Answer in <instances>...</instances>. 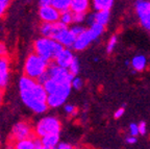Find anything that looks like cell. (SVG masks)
<instances>
[{
  "mask_svg": "<svg viewBox=\"0 0 150 149\" xmlns=\"http://www.w3.org/2000/svg\"><path fill=\"white\" fill-rule=\"evenodd\" d=\"M19 95L22 102L33 113L44 114L48 109L47 93L39 80L23 75L18 82Z\"/></svg>",
  "mask_w": 150,
  "mask_h": 149,
  "instance_id": "obj_1",
  "label": "cell"
},
{
  "mask_svg": "<svg viewBox=\"0 0 150 149\" xmlns=\"http://www.w3.org/2000/svg\"><path fill=\"white\" fill-rule=\"evenodd\" d=\"M65 47L55 40L47 37H41L33 43V52L40 55L45 61L51 62Z\"/></svg>",
  "mask_w": 150,
  "mask_h": 149,
  "instance_id": "obj_2",
  "label": "cell"
},
{
  "mask_svg": "<svg viewBox=\"0 0 150 149\" xmlns=\"http://www.w3.org/2000/svg\"><path fill=\"white\" fill-rule=\"evenodd\" d=\"M48 66H49V62L45 61L40 55L33 52V53L28 54L24 62V75L29 78L40 80L41 77L46 73Z\"/></svg>",
  "mask_w": 150,
  "mask_h": 149,
  "instance_id": "obj_3",
  "label": "cell"
},
{
  "mask_svg": "<svg viewBox=\"0 0 150 149\" xmlns=\"http://www.w3.org/2000/svg\"><path fill=\"white\" fill-rule=\"evenodd\" d=\"M62 123L59 119L53 116H45L40 119L35 126L33 127V133L35 137L42 138L50 133H61Z\"/></svg>",
  "mask_w": 150,
  "mask_h": 149,
  "instance_id": "obj_4",
  "label": "cell"
},
{
  "mask_svg": "<svg viewBox=\"0 0 150 149\" xmlns=\"http://www.w3.org/2000/svg\"><path fill=\"white\" fill-rule=\"evenodd\" d=\"M71 84L70 82H64V84H57L55 88L51 92L47 93V105L48 107L56 109L63 105L68 99L71 93Z\"/></svg>",
  "mask_w": 150,
  "mask_h": 149,
  "instance_id": "obj_5",
  "label": "cell"
},
{
  "mask_svg": "<svg viewBox=\"0 0 150 149\" xmlns=\"http://www.w3.org/2000/svg\"><path fill=\"white\" fill-rule=\"evenodd\" d=\"M51 39L55 40L66 48H71L74 43L75 35L70 31L68 26L64 25L61 22H55L53 26V31H52Z\"/></svg>",
  "mask_w": 150,
  "mask_h": 149,
  "instance_id": "obj_6",
  "label": "cell"
},
{
  "mask_svg": "<svg viewBox=\"0 0 150 149\" xmlns=\"http://www.w3.org/2000/svg\"><path fill=\"white\" fill-rule=\"evenodd\" d=\"M43 76L51 78L57 84H64V82H71L73 75L68 71L67 68H63L61 66L56 65L55 63L48 66L46 73Z\"/></svg>",
  "mask_w": 150,
  "mask_h": 149,
  "instance_id": "obj_7",
  "label": "cell"
},
{
  "mask_svg": "<svg viewBox=\"0 0 150 149\" xmlns=\"http://www.w3.org/2000/svg\"><path fill=\"white\" fill-rule=\"evenodd\" d=\"M33 127L26 121H20L17 124H15L13 127L12 131H11V143L16 142V141L22 140V139H26V138L33 137Z\"/></svg>",
  "mask_w": 150,
  "mask_h": 149,
  "instance_id": "obj_8",
  "label": "cell"
},
{
  "mask_svg": "<svg viewBox=\"0 0 150 149\" xmlns=\"http://www.w3.org/2000/svg\"><path fill=\"white\" fill-rule=\"evenodd\" d=\"M136 11L142 26L150 31V1L139 0L136 3Z\"/></svg>",
  "mask_w": 150,
  "mask_h": 149,
  "instance_id": "obj_9",
  "label": "cell"
},
{
  "mask_svg": "<svg viewBox=\"0 0 150 149\" xmlns=\"http://www.w3.org/2000/svg\"><path fill=\"white\" fill-rule=\"evenodd\" d=\"M39 17L41 21L46 23H54L59 21V12L51 4L49 5H42L39 9Z\"/></svg>",
  "mask_w": 150,
  "mask_h": 149,
  "instance_id": "obj_10",
  "label": "cell"
},
{
  "mask_svg": "<svg viewBox=\"0 0 150 149\" xmlns=\"http://www.w3.org/2000/svg\"><path fill=\"white\" fill-rule=\"evenodd\" d=\"M11 76V60L8 56L0 57V90L6 88Z\"/></svg>",
  "mask_w": 150,
  "mask_h": 149,
  "instance_id": "obj_11",
  "label": "cell"
},
{
  "mask_svg": "<svg viewBox=\"0 0 150 149\" xmlns=\"http://www.w3.org/2000/svg\"><path fill=\"white\" fill-rule=\"evenodd\" d=\"M93 41H94L93 37H92L90 31L89 29H84L80 35H78L77 37H75L72 48L74 50H76V51H82L87 47H89V45Z\"/></svg>",
  "mask_w": 150,
  "mask_h": 149,
  "instance_id": "obj_12",
  "label": "cell"
},
{
  "mask_svg": "<svg viewBox=\"0 0 150 149\" xmlns=\"http://www.w3.org/2000/svg\"><path fill=\"white\" fill-rule=\"evenodd\" d=\"M75 56L73 55L70 48H66L65 47V48H64L63 50L55 56V58H54L53 61L56 65H59V66H61V67L67 68V69H68V67L70 66L71 62L73 61V58Z\"/></svg>",
  "mask_w": 150,
  "mask_h": 149,
  "instance_id": "obj_13",
  "label": "cell"
},
{
  "mask_svg": "<svg viewBox=\"0 0 150 149\" xmlns=\"http://www.w3.org/2000/svg\"><path fill=\"white\" fill-rule=\"evenodd\" d=\"M40 139L43 149H54L56 148L59 142V133H50V135H46Z\"/></svg>",
  "mask_w": 150,
  "mask_h": 149,
  "instance_id": "obj_14",
  "label": "cell"
},
{
  "mask_svg": "<svg viewBox=\"0 0 150 149\" xmlns=\"http://www.w3.org/2000/svg\"><path fill=\"white\" fill-rule=\"evenodd\" d=\"M91 0H71L70 9L73 13H86L91 7Z\"/></svg>",
  "mask_w": 150,
  "mask_h": 149,
  "instance_id": "obj_15",
  "label": "cell"
},
{
  "mask_svg": "<svg viewBox=\"0 0 150 149\" xmlns=\"http://www.w3.org/2000/svg\"><path fill=\"white\" fill-rule=\"evenodd\" d=\"M13 148L16 149H35V136L12 143Z\"/></svg>",
  "mask_w": 150,
  "mask_h": 149,
  "instance_id": "obj_16",
  "label": "cell"
},
{
  "mask_svg": "<svg viewBox=\"0 0 150 149\" xmlns=\"http://www.w3.org/2000/svg\"><path fill=\"white\" fill-rule=\"evenodd\" d=\"M110 9H100V11H97L96 14H94V19H95L96 23L105 26L110 20Z\"/></svg>",
  "mask_w": 150,
  "mask_h": 149,
  "instance_id": "obj_17",
  "label": "cell"
},
{
  "mask_svg": "<svg viewBox=\"0 0 150 149\" xmlns=\"http://www.w3.org/2000/svg\"><path fill=\"white\" fill-rule=\"evenodd\" d=\"M146 65H147V61L144 55H137L131 61V66L136 71H144Z\"/></svg>",
  "mask_w": 150,
  "mask_h": 149,
  "instance_id": "obj_18",
  "label": "cell"
},
{
  "mask_svg": "<svg viewBox=\"0 0 150 149\" xmlns=\"http://www.w3.org/2000/svg\"><path fill=\"white\" fill-rule=\"evenodd\" d=\"M59 22H61L62 24L66 26H69L70 24L73 23V12L71 9H67L64 12L59 13Z\"/></svg>",
  "mask_w": 150,
  "mask_h": 149,
  "instance_id": "obj_19",
  "label": "cell"
},
{
  "mask_svg": "<svg viewBox=\"0 0 150 149\" xmlns=\"http://www.w3.org/2000/svg\"><path fill=\"white\" fill-rule=\"evenodd\" d=\"M93 7L96 11L100 9H110L114 0H91Z\"/></svg>",
  "mask_w": 150,
  "mask_h": 149,
  "instance_id": "obj_20",
  "label": "cell"
},
{
  "mask_svg": "<svg viewBox=\"0 0 150 149\" xmlns=\"http://www.w3.org/2000/svg\"><path fill=\"white\" fill-rule=\"evenodd\" d=\"M90 33H91L92 37H93V40H97L102 33L104 31V25H101L99 23H96V22H94L93 24H91V27L89 28Z\"/></svg>",
  "mask_w": 150,
  "mask_h": 149,
  "instance_id": "obj_21",
  "label": "cell"
},
{
  "mask_svg": "<svg viewBox=\"0 0 150 149\" xmlns=\"http://www.w3.org/2000/svg\"><path fill=\"white\" fill-rule=\"evenodd\" d=\"M70 4L71 0H52L51 5L53 7H55L59 13L70 9Z\"/></svg>",
  "mask_w": 150,
  "mask_h": 149,
  "instance_id": "obj_22",
  "label": "cell"
},
{
  "mask_svg": "<svg viewBox=\"0 0 150 149\" xmlns=\"http://www.w3.org/2000/svg\"><path fill=\"white\" fill-rule=\"evenodd\" d=\"M55 23V22H54ZM54 23H46V22H42V25L40 27V33L42 37L51 38L52 31H53V26Z\"/></svg>",
  "mask_w": 150,
  "mask_h": 149,
  "instance_id": "obj_23",
  "label": "cell"
},
{
  "mask_svg": "<svg viewBox=\"0 0 150 149\" xmlns=\"http://www.w3.org/2000/svg\"><path fill=\"white\" fill-rule=\"evenodd\" d=\"M68 71L73 75V76H76L79 72V62L76 57L73 58V61L71 62L70 66L68 67Z\"/></svg>",
  "mask_w": 150,
  "mask_h": 149,
  "instance_id": "obj_24",
  "label": "cell"
},
{
  "mask_svg": "<svg viewBox=\"0 0 150 149\" xmlns=\"http://www.w3.org/2000/svg\"><path fill=\"white\" fill-rule=\"evenodd\" d=\"M70 84H71V88L75 89V90H79V89L83 86V82H82L81 78H79V77H76V76H73Z\"/></svg>",
  "mask_w": 150,
  "mask_h": 149,
  "instance_id": "obj_25",
  "label": "cell"
},
{
  "mask_svg": "<svg viewBox=\"0 0 150 149\" xmlns=\"http://www.w3.org/2000/svg\"><path fill=\"white\" fill-rule=\"evenodd\" d=\"M86 13H73V23H81L86 20Z\"/></svg>",
  "mask_w": 150,
  "mask_h": 149,
  "instance_id": "obj_26",
  "label": "cell"
},
{
  "mask_svg": "<svg viewBox=\"0 0 150 149\" xmlns=\"http://www.w3.org/2000/svg\"><path fill=\"white\" fill-rule=\"evenodd\" d=\"M117 37L116 35H112V38L110 39V41H108V47H106V51H108V53H110V52L114 50V48H115L116 44H117Z\"/></svg>",
  "mask_w": 150,
  "mask_h": 149,
  "instance_id": "obj_27",
  "label": "cell"
},
{
  "mask_svg": "<svg viewBox=\"0 0 150 149\" xmlns=\"http://www.w3.org/2000/svg\"><path fill=\"white\" fill-rule=\"evenodd\" d=\"M65 112H66V114H68L69 116H75V115L77 114V110H76V107L73 104H66Z\"/></svg>",
  "mask_w": 150,
  "mask_h": 149,
  "instance_id": "obj_28",
  "label": "cell"
},
{
  "mask_svg": "<svg viewBox=\"0 0 150 149\" xmlns=\"http://www.w3.org/2000/svg\"><path fill=\"white\" fill-rule=\"evenodd\" d=\"M84 29H86V28H84L83 26L78 25V24H75L74 26H72V27L70 28V31H72V33L75 35V37H77L78 35H80V33H81Z\"/></svg>",
  "mask_w": 150,
  "mask_h": 149,
  "instance_id": "obj_29",
  "label": "cell"
},
{
  "mask_svg": "<svg viewBox=\"0 0 150 149\" xmlns=\"http://www.w3.org/2000/svg\"><path fill=\"white\" fill-rule=\"evenodd\" d=\"M2 56H8V49L4 43L0 41V57Z\"/></svg>",
  "mask_w": 150,
  "mask_h": 149,
  "instance_id": "obj_30",
  "label": "cell"
},
{
  "mask_svg": "<svg viewBox=\"0 0 150 149\" xmlns=\"http://www.w3.org/2000/svg\"><path fill=\"white\" fill-rule=\"evenodd\" d=\"M129 129H130V135L134 136V137H136V136L139 135V128H138V124H130V127H129Z\"/></svg>",
  "mask_w": 150,
  "mask_h": 149,
  "instance_id": "obj_31",
  "label": "cell"
},
{
  "mask_svg": "<svg viewBox=\"0 0 150 149\" xmlns=\"http://www.w3.org/2000/svg\"><path fill=\"white\" fill-rule=\"evenodd\" d=\"M56 148H59V149H71L72 148V145H70L69 143H66V142H59Z\"/></svg>",
  "mask_w": 150,
  "mask_h": 149,
  "instance_id": "obj_32",
  "label": "cell"
},
{
  "mask_svg": "<svg viewBox=\"0 0 150 149\" xmlns=\"http://www.w3.org/2000/svg\"><path fill=\"white\" fill-rule=\"evenodd\" d=\"M139 128V133L140 135H145L146 133V123L145 122H141L140 124H138Z\"/></svg>",
  "mask_w": 150,
  "mask_h": 149,
  "instance_id": "obj_33",
  "label": "cell"
},
{
  "mask_svg": "<svg viewBox=\"0 0 150 149\" xmlns=\"http://www.w3.org/2000/svg\"><path fill=\"white\" fill-rule=\"evenodd\" d=\"M7 6H8V4L0 2V18L5 14V12H6V9H7Z\"/></svg>",
  "mask_w": 150,
  "mask_h": 149,
  "instance_id": "obj_34",
  "label": "cell"
},
{
  "mask_svg": "<svg viewBox=\"0 0 150 149\" xmlns=\"http://www.w3.org/2000/svg\"><path fill=\"white\" fill-rule=\"evenodd\" d=\"M123 114H124V109H123V107H121V109H119L118 111H116V113H115V118L116 119L121 118V117L123 116Z\"/></svg>",
  "mask_w": 150,
  "mask_h": 149,
  "instance_id": "obj_35",
  "label": "cell"
},
{
  "mask_svg": "<svg viewBox=\"0 0 150 149\" xmlns=\"http://www.w3.org/2000/svg\"><path fill=\"white\" fill-rule=\"evenodd\" d=\"M126 142L128 143V144H136L137 142V138L134 137V136H131V137L127 138L126 139Z\"/></svg>",
  "mask_w": 150,
  "mask_h": 149,
  "instance_id": "obj_36",
  "label": "cell"
},
{
  "mask_svg": "<svg viewBox=\"0 0 150 149\" xmlns=\"http://www.w3.org/2000/svg\"><path fill=\"white\" fill-rule=\"evenodd\" d=\"M52 0H39V3H40V6L42 5H49L51 4Z\"/></svg>",
  "mask_w": 150,
  "mask_h": 149,
  "instance_id": "obj_37",
  "label": "cell"
},
{
  "mask_svg": "<svg viewBox=\"0 0 150 149\" xmlns=\"http://www.w3.org/2000/svg\"><path fill=\"white\" fill-rule=\"evenodd\" d=\"M2 99H3V94H2V90H0V106H1V103H2Z\"/></svg>",
  "mask_w": 150,
  "mask_h": 149,
  "instance_id": "obj_38",
  "label": "cell"
},
{
  "mask_svg": "<svg viewBox=\"0 0 150 149\" xmlns=\"http://www.w3.org/2000/svg\"><path fill=\"white\" fill-rule=\"evenodd\" d=\"M12 0H0V2L1 3H5V4H9V2H11Z\"/></svg>",
  "mask_w": 150,
  "mask_h": 149,
  "instance_id": "obj_39",
  "label": "cell"
},
{
  "mask_svg": "<svg viewBox=\"0 0 150 149\" xmlns=\"http://www.w3.org/2000/svg\"><path fill=\"white\" fill-rule=\"evenodd\" d=\"M0 143H1V139H0Z\"/></svg>",
  "mask_w": 150,
  "mask_h": 149,
  "instance_id": "obj_40",
  "label": "cell"
}]
</instances>
